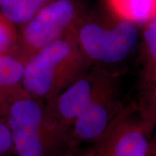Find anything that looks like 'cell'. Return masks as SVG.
Segmentation results:
<instances>
[{
    "label": "cell",
    "mask_w": 156,
    "mask_h": 156,
    "mask_svg": "<svg viewBox=\"0 0 156 156\" xmlns=\"http://www.w3.org/2000/svg\"><path fill=\"white\" fill-rule=\"evenodd\" d=\"M88 59L74 31L37 50L24 63L23 89L38 100H50L83 76Z\"/></svg>",
    "instance_id": "obj_1"
},
{
    "label": "cell",
    "mask_w": 156,
    "mask_h": 156,
    "mask_svg": "<svg viewBox=\"0 0 156 156\" xmlns=\"http://www.w3.org/2000/svg\"><path fill=\"white\" fill-rule=\"evenodd\" d=\"M7 125L17 156H72L67 142L48 122L45 107L25 92L11 103Z\"/></svg>",
    "instance_id": "obj_2"
},
{
    "label": "cell",
    "mask_w": 156,
    "mask_h": 156,
    "mask_svg": "<svg viewBox=\"0 0 156 156\" xmlns=\"http://www.w3.org/2000/svg\"><path fill=\"white\" fill-rule=\"evenodd\" d=\"M74 34L87 59L108 64L124 60L134 50L139 38L135 23L127 20H122L111 28L88 23Z\"/></svg>",
    "instance_id": "obj_3"
},
{
    "label": "cell",
    "mask_w": 156,
    "mask_h": 156,
    "mask_svg": "<svg viewBox=\"0 0 156 156\" xmlns=\"http://www.w3.org/2000/svg\"><path fill=\"white\" fill-rule=\"evenodd\" d=\"M77 10L71 0H53L23 25L20 39L23 59L74 30Z\"/></svg>",
    "instance_id": "obj_4"
},
{
    "label": "cell",
    "mask_w": 156,
    "mask_h": 156,
    "mask_svg": "<svg viewBox=\"0 0 156 156\" xmlns=\"http://www.w3.org/2000/svg\"><path fill=\"white\" fill-rule=\"evenodd\" d=\"M106 88L101 74L83 75L49 100V105L45 107L47 121L67 141L69 147V132L73 122L89 102Z\"/></svg>",
    "instance_id": "obj_5"
},
{
    "label": "cell",
    "mask_w": 156,
    "mask_h": 156,
    "mask_svg": "<svg viewBox=\"0 0 156 156\" xmlns=\"http://www.w3.org/2000/svg\"><path fill=\"white\" fill-rule=\"evenodd\" d=\"M113 126L108 89L101 90L75 120L69 132L70 148L80 144L96 145Z\"/></svg>",
    "instance_id": "obj_6"
},
{
    "label": "cell",
    "mask_w": 156,
    "mask_h": 156,
    "mask_svg": "<svg viewBox=\"0 0 156 156\" xmlns=\"http://www.w3.org/2000/svg\"><path fill=\"white\" fill-rule=\"evenodd\" d=\"M152 153L153 146L144 128L113 124L91 156H151Z\"/></svg>",
    "instance_id": "obj_7"
},
{
    "label": "cell",
    "mask_w": 156,
    "mask_h": 156,
    "mask_svg": "<svg viewBox=\"0 0 156 156\" xmlns=\"http://www.w3.org/2000/svg\"><path fill=\"white\" fill-rule=\"evenodd\" d=\"M25 62L11 54L0 56V98L23 91L22 79Z\"/></svg>",
    "instance_id": "obj_8"
},
{
    "label": "cell",
    "mask_w": 156,
    "mask_h": 156,
    "mask_svg": "<svg viewBox=\"0 0 156 156\" xmlns=\"http://www.w3.org/2000/svg\"><path fill=\"white\" fill-rule=\"evenodd\" d=\"M108 3L122 20L147 23L156 14V0H108Z\"/></svg>",
    "instance_id": "obj_9"
},
{
    "label": "cell",
    "mask_w": 156,
    "mask_h": 156,
    "mask_svg": "<svg viewBox=\"0 0 156 156\" xmlns=\"http://www.w3.org/2000/svg\"><path fill=\"white\" fill-rule=\"evenodd\" d=\"M52 1L53 0H5L1 5V13L13 24L24 25Z\"/></svg>",
    "instance_id": "obj_10"
},
{
    "label": "cell",
    "mask_w": 156,
    "mask_h": 156,
    "mask_svg": "<svg viewBox=\"0 0 156 156\" xmlns=\"http://www.w3.org/2000/svg\"><path fill=\"white\" fill-rule=\"evenodd\" d=\"M18 35L13 24L0 13V56L8 55L17 47Z\"/></svg>",
    "instance_id": "obj_11"
},
{
    "label": "cell",
    "mask_w": 156,
    "mask_h": 156,
    "mask_svg": "<svg viewBox=\"0 0 156 156\" xmlns=\"http://www.w3.org/2000/svg\"><path fill=\"white\" fill-rule=\"evenodd\" d=\"M147 23L144 38L151 56L156 62V14Z\"/></svg>",
    "instance_id": "obj_12"
},
{
    "label": "cell",
    "mask_w": 156,
    "mask_h": 156,
    "mask_svg": "<svg viewBox=\"0 0 156 156\" xmlns=\"http://www.w3.org/2000/svg\"><path fill=\"white\" fill-rule=\"evenodd\" d=\"M13 149V140L7 123L0 122V156ZM14 150V149H13Z\"/></svg>",
    "instance_id": "obj_13"
},
{
    "label": "cell",
    "mask_w": 156,
    "mask_h": 156,
    "mask_svg": "<svg viewBox=\"0 0 156 156\" xmlns=\"http://www.w3.org/2000/svg\"><path fill=\"white\" fill-rule=\"evenodd\" d=\"M5 1V0H0V6L3 5V3H4Z\"/></svg>",
    "instance_id": "obj_14"
},
{
    "label": "cell",
    "mask_w": 156,
    "mask_h": 156,
    "mask_svg": "<svg viewBox=\"0 0 156 156\" xmlns=\"http://www.w3.org/2000/svg\"><path fill=\"white\" fill-rule=\"evenodd\" d=\"M151 156H154V154H153V153H152V154H151Z\"/></svg>",
    "instance_id": "obj_15"
}]
</instances>
